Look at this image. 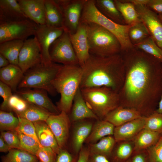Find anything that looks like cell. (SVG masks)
Instances as JSON below:
<instances>
[{"mask_svg": "<svg viewBox=\"0 0 162 162\" xmlns=\"http://www.w3.org/2000/svg\"><path fill=\"white\" fill-rule=\"evenodd\" d=\"M120 53L125 77L118 92L119 106L134 109L142 116L147 111L152 113V106L162 93V62L134 46Z\"/></svg>", "mask_w": 162, "mask_h": 162, "instance_id": "6da1fadb", "label": "cell"}, {"mask_svg": "<svg viewBox=\"0 0 162 162\" xmlns=\"http://www.w3.org/2000/svg\"><path fill=\"white\" fill-rule=\"evenodd\" d=\"M81 67L80 88L106 87L119 92L123 85L125 70L120 53L106 57L91 55Z\"/></svg>", "mask_w": 162, "mask_h": 162, "instance_id": "7a4b0ae2", "label": "cell"}, {"mask_svg": "<svg viewBox=\"0 0 162 162\" xmlns=\"http://www.w3.org/2000/svg\"><path fill=\"white\" fill-rule=\"evenodd\" d=\"M82 70L80 65H63L52 82L56 92L60 95L57 107L68 114L71 110L74 96L80 86Z\"/></svg>", "mask_w": 162, "mask_h": 162, "instance_id": "3957f363", "label": "cell"}, {"mask_svg": "<svg viewBox=\"0 0 162 162\" xmlns=\"http://www.w3.org/2000/svg\"><path fill=\"white\" fill-rule=\"evenodd\" d=\"M80 23H96L108 30L118 40L121 46V51L127 50L134 47L128 36V31L131 26L118 24L105 16L96 8L94 0H86Z\"/></svg>", "mask_w": 162, "mask_h": 162, "instance_id": "277c9868", "label": "cell"}, {"mask_svg": "<svg viewBox=\"0 0 162 162\" xmlns=\"http://www.w3.org/2000/svg\"><path fill=\"white\" fill-rule=\"evenodd\" d=\"M86 104L100 120L120 105L118 92L106 87L80 88Z\"/></svg>", "mask_w": 162, "mask_h": 162, "instance_id": "5b68a950", "label": "cell"}, {"mask_svg": "<svg viewBox=\"0 0 162 162\" xmlns=\"http://www.w3.org/2000/svg\"><path fill=\"white\" fill-rule=\"evenodd\" d=\"M85 24L90 55L106 57L120 53L121 44L112 33L97 24Z\"/></svg>", "mask_w": 162, "mask_h": 162, "instance_id": "8992f818", "label": "cell"}, {"mask_svg": "<svg viewBox=\"0 0 162 162\" xmlns=\"http://www.w3.org/2000/svg\"><path fill=\"white\" fill-rule=\"evenodd\" d=\"M63 65L53 62L48 65L40 64L32 68L24 74L18 88L43 89L54 95L56 92L52 83Z\"/></svg>", "mask_w": 162, "mask_h": 162, "instance_id": "52a82bcc", "label": "cell"}, {"mask_svg": "<svg viewBox=\"0 0 162 162\" xmlns=\"http://www.w3.org/2000/svg\"><path fill=\"white\" fill-rule=\"evenodd\" d=\"M37 26L28 19L15 22L0 21V44L12 40L24 41L34 35Z\"/></svg>", "mask_w": 162, "mask_h": 162, "instance_id": "ba28073f", "label": "cell"}, {"mask_svg": "<svg viewBox=\"0 0 162 162\" xmlns=\"http://www.w3.org/2000/svg\"><path fill=\"white\" fill-rule=\"evenodd\" d=\"M49 53L52 61L64 65H79L69 34L64 31L51 45Z\"/></svg>", "mask_w": 162, "mask_h": 162, "instance_id": "9c48e42d", "label": "cell"}, {"mask_svg": "<svg viewBox=\"0 0 162 162\" xmlns=\"http://www.w3.org/2000/svg\"><path fill=\"white\" fill-rule=\"evenodd\" d=\"M64 31L63 28H56L46 24L37 25L34 37L40 46L41 56V64L48 65L52 63L49 53V49L52 44Z\"/></svg>", "mask_w": 162, "mask_h": 162, "instance_id": "30bf717a", "label": "cell"}, {"mask_svg": "<svg viewBox=\"0 0 162 162\" xmlns=\"http://www.w3.org/2000/svg\"><path fill=\"white\" fill-rule=\"evenodd\" d=\"M62 9L63 27L69 34L75 33L79 26L86 0H56Z\"/></svg>", "mask_w": 162, "mask_h": 162, "instance_id": "8fae6325", "label": "cell"}, {"mask_svg": "<svg viewBox=\"0 0 162 162\" xmlns=\"http://www.w3.org/2000/svg\"><path fill=\"white\" fill-rule=\"evenodd\" d=\"M41 62L40 49L35 38L24 40L19 53L18 64L23 73L41 64Z\"/></svg>", "mask_w": 162, "mask_h": 162, "instance_id": "7c38bea8", "label": "cell"}, {"mask_svg": "<svg viewBox=\"0 0 162 162\" xmlns=\"http://www.w3.org/2000/svg\"><path fill=\"white\" fill-rule=\"evenodd\" d=\"M142 21L147 28L150 36L162 50V22L158 14L146 5H135Z\"/></svg>", "mask_w": 162, "mask_h": 162, "instance_id": "4fadbf2b", "label": "cell"}, {"mask_svg": "<svg viewBox=\"0 0 162 162\" xmlns=\"http://www.w3.org/2000/svg\"><path fill=\"white\" fill-rule=\"evenodd\" d=\"M70 120L68 113L62 111L51 114L46 122L54 135L60 148L65 146L69 137Z\"/></svg>", "mask_w": 162, "mask_h": 162, "instance_id": "5bb4252c", "label": "cell"}, {"mask_svg": "<svg viewBox=\"0 0 162 162\" xmlns=\"http://www.w3.org/2000/svg\"><path fill=\"white\" fill-rule=\"evenodd\" d=\"M17 95L27 102L47 110L52 114H58L61 112L49 97L47 92L43 89L26 88L18 91Z\"/></svg>", "mask_w": 162, "mask_h": 162, "instance_id": "9a60e30c", "label": "cell"}, {"mask_svg": "<svg viewBox=\"0 0 162 162\" xmlns=\"http://www.w3.org/2000/svg\"><path fill=\"white\" fill-rule=\"evenodd\" d=\"M69 34L79 65L82 67L91 55L86 25L80 23L76 32L74 34Z\"/></svg>", "mask_w": 162, "mask_h": 162, "instance_id": "2e32d148", "label": "cell"}, {"mask_svg": "<svg viewBox=\"0 0 162 162\" xmlns=\"http://www.w3.org/2000/svg\"><path fill=\"white\" fill-rule=\"evenodd\" d=\"M146 116L141 117L115 127L113 136L116 142L134 140L144 128Z\"/></svg>", "mask_w": 162, "mask_h": 162, "instance_id": "e0dca14e", "label": "cell"}, {"mask_svg": "<svg viewBox=\"0 0 162 162\" xmlns=\"http://www.w3.org/2000/svg\"><path fill=\"white\" fill-rule=\"evenodd\" d=\"M17 1L28 19L38 25L46 24L45 0H18Z\"/></svg>", "mask_w": 162, "mask_h": 162, "instance_id": "ac0fdd59", "label": "cell"}, {"mask_svg": "<svg viewBox=\"0 0 162 162\" xmlns=\"http://www.w3.org/2000/svg\"><path fill=\"white\" fill-rule=\"evenodd\" d=\"M70 118L76 122L86 118L99 119L98 117L87 105L79 88L74 98Z\"/></svg>", "mask_w": 162, "mask_h": 162, "instance_id": "d6986e66", "label": "cell"}, {"mask_svg": "<svg viewBox=\"0 0 162 162\" xmlns=\"http://www.w3.org/2000/svg\"><path fill=\"white\" fill-rule=\"evenodd\" d=\"M27 19L17 0H0V21L15 22Z\"/></svg>", "mask_w": 162, "mask_h": 162, "instance_id": "ffe728a7", "label": "cell"}, {"mask_svg": "<svg viewBox=\"0 0 162 162\" xmlns=\"http://www.w3.org/2000/svg\"><path fill=\"white\" fill-rule=\"evenodd\" d=\"M142 116L140 112L134 109L119 106L109 113L103 120L109 122L115 127Z\"/></svg>", "mask_w": 162, "mask_h": 162, "instance_id": "44dd1931", "label": "cell"}, {"mask_svg": "<svg viewBox=\"0 0 162 162\" xmlns=\"http://www.w3.org/2000/svg\"><path fill=\"white\" fill-rule=\"evenodd\" d=\"M33 123L41 146L51 148L57 154L60 148L54 135L46 123L40 121L33 122Z\"/></svg>", "mask_w": 162, "mask_h": 162, "instance_id": "7402d4cb", "label": "cell"}, {"mask_svg": "<svg viewBox=\"0 0 162 162\" xmlns=\"http://www.w3.org/2000/svg\"><path fill=\"white\" fill-rule=\"evenodd\" d=\"M73 130L72 145L76 154L79 153L83 142L89 136L93 127L90 122L81 120L76 122Z\"/></svg>", "mask_w": 162, "mask_h": 162, "instance_id": "603a6c76", "label": "cell"}, {"mask_svg": "<svg viewBox=\"0 0 162 162\" xmlns=\"http://www.w3.org/2000/svg\"><path fill=\"white\" fill-rule=\"evenodd\" d=\"M24 75V73L18 66L10 64L0 69V81L13 91H16Z\"/></svg>", "mask_w": 162, "mask_h": 162, "instance_id": "cb8c5ba5", "label": "cell"}, {"mask_svg": "<svg viewBox=\"0 0 162 162\" xmlns=\"http://www.w3.org/2000/svg\"><path fill=\"white\" fill-rule=\"evenodd\" d=\"M44 8L46 24L54 27L63 28L62 11L56 0H45Z\"/></svg>", "mask_w": 162, "mask_h": 162, "instance_id": "d4e9b609", "label": "cell"}, {"mask_svg": "<svg viewBox=\"0 0 162 162\" xmlns=\"http://www.w3.org/2000/svg\"><path fill=\"white\" fill-rule=\"evenodd\" d=\"M115 127L108 121L98 120L93 125L91 132L86 141L90 144H94L105 136L113 135Z\"/></svg>", "mask_w": 162, "mask_h": 162, "instance_id": "484cf974", "label": "cell"}, {"mask_svg": "<svg viewBox=\"0 0 162 162\" xmlns=\"http://www.w3.org/2000/svg\"><path fill=\"white\" fill-rule=\"evenodd\" d=\"M161 134L143 129L134 139V150L135 152L147 149L155 144Z\"/></svg>", "mask_w": 162, "mask_h": 162, "instance_id": "4316f807", "label": "cell"}, {"mask_svg": "<svg viewBox=\"0 0 162 162\" xmlns=\"http://www.w3.org/2000/svg\"><path fill=\"white\" fill-rule=\"evenodd\" d=\"M98 10L105 16L118 24L126 25L113 0H94Z\"/></svg>", "mask_w": 162, "mask_h": 162, "instance_id": "83f0119b", "label": "cell"}, {"mask_svg": "<svg viewBox=\"0 0 162 162\" xmlns=\"http://www.w3.org/2000/svg\"><path fill=\"white\" fill-rule=\"evenodd\" d=\"M114 1L116 8L121 14L126 25L131 26L142 21L133 4L125 0Z\"/></svg>", "mask_w": 162, "mask_h": 162, "instance_id": "f1b7e54d", "label": "cell"}, {"mask_svg": "<svg viewBox=\"0 0 162 162\" xmlns=\"http://www.w3.org/2000/svg\"><path fill=\"white\" fill-rule=\"evenodd\" d=\"M24 42L15 40L0 44V54L5 57L10 64L18 66L19 56Z\"/></svg>", "mask_w": 162, "mask_h": 162, "instance_id": "f546056e", "label": "cell"}, {"mask_svg": "<svg viewBox=\"0 0 162 162\" xmlns=\"http://www.w3.org/2000/svg\"><path fill=\"white\" fill-rule=\"evenodd\" d=\"M16 114L17 117L26 119L33 122L40 121L46 122L49 117L52 114L45 110L29 102L25 110Z\"/></svg>", "mask_w": 162, "mask_h": 162, "instance_id": "4dcf8cb0", "label": "cell"}, {"mask_svg": "<svg viewBox=\"0 0 162 162\" xmlns=\"http://www.w3.org/2000/svg\"><path fill=\"white\" fill-rule=\"evenodd\" d=\"M116 142L114 137L110 136H105L98 142L90 144V154L102 155L108 158L112 154Z\"/></svg>", "mask_w": 162, "mask_h": 162, "instance_id": "1f68e13d", "label": "cell"}, {"mask_svg": "<svg viewBox=\"0 0 162 162\" xmlns=\"http://www.w3.org/2000/svg\"><path fill=\"white\" fill-rule=\"evenodd\" d=\"M2 162H38L36 156L23 150L10 149L6 155L1 157Z\"/></svg>", "mask_w": 162, "mask_h": 162, "instance_id": "d6a6232c", "label": "cell"}, {"mask_svg": "<svg viewBox=\"0 0 162 162\" xmlns=\"http://www.w3.org/2000/svg\"><path fill=\"white\" fill-rule=\"evenodd\" d=\"M128 34L129 39L134 46L150 36L147 28L142 21L131 26Z\"/></svg>", "mask_w": 162, "mask_h": 162, "instance_id": "836d02e7", "label": "cell"}, {"mask_svg": "<svg viewBox=\"0 0 162 162\" xmlns=\"http://www.w3.org/2000/svg\"><path fill=\"white\" fill-rule=\"evenodd\" d=\"M134 46L155 57L162 62V50L150 36Z\"/></svg>", "mask_w": 162, "mask_h": 162, "instance_id": "e575fe53", "label": "cell"}, {"mask_svg": "<svg viewBox=\"0 0 162 162\" xmlns=\"http://www.w3.org/2000/svg\"><path fill=\"white\" fill-rule=\"evenodd\" d=\"M19 123L18 118L11 112L0 111V129L2 131H15Z\"/></svg>", "mask_w": 162, "mask_h": 162, "instance_id": "d590c367", "label": "cell"}, {"mask_svg": "<svg viewBox=\"0 0 162 162\" xmlns=\"http://www.w3.org/2000/svg\"><path fill=\"white\" fill-rule=\"evenodd\" d=\"M144 129L162 134V114L156 110L151 114L146 116Z\"/></svg>", "mask_w": 162, "mask_h": 162, "instance_id": "8d00e7d4", "label": "cell"}, {"mask_svg": "<svg viewBox=\"0 0 162 162\" xmlns=\"http://www.w3.org/2000/svg\"><path fill=\"white\" fill-rule=\"evenodd\" d=\"M129 141H122L117 146L114 157L116 162H123L129 159L134 148Z\"/></svg>", "mask_w": 162, "mask_h": 162, "instance_id": "74e56055", "label": "cell"}, {"mask_svg": "<svg viewBox=\"0 0 162 162\" xmlns=\"http://www.w3.org/2000/svg\"><path fill=\"white\" fill-rule=\"evenodd\" d=\"M17 134L20 140L21 149L35 155L38 150L42 146L32 137Z\"/></svg>", "mask_w": 162, "mask_h": 162, "instance_id": "f35d334b", "label": "cell"}, {"mask_svg": "<svg viewBox=\"0 0 162 162\" xmlns=\"http://www.w3.org/2000/svg\"><path fill=\"white\" fill-rule=\"evenodd\" d=\"M17 117L19 120V123L15 131L17 133L32 137L40 144L33 122L25 118Z\"/></svg>", "mask_w": 162, "mask_h": 162, "instance_id": "ab89813d", "label": "cell"}, {"mask_svg": "<svg viewBox=\"0 0 162 162\" xmlns=\"http://www.w3.org/2000/svg\"><path fill=\"white\" fill-rule=\"evenodd\" d=\"M28 102L17 94H13L8 103V110L16 113L24 111L27 108Z\"/></svg>", "mask_w": 162, "mask_h": 162, "instance_id": "60d3db41", "label": "cell"}, {"mask_svg": "<svg viewBox=\"0 0 162 162\" xmlns=\"http://www.w3.org/2000/svg\"><path fill=\"white\" fill-rule=\"evenodd\" d=\"M148 162H162V134L158 141L147 149Z\"/></svg>", "mask_w": 162, "mask_h": 162, "instance_id": "b9f144b4", "label": "cell"}, {"mask_svg": "<svg viewBox=\"0 0 162 162\" xmlns=\"http://www.w3.org/2000/svg\"><path fill=\"white\" fill-rule=\"evenodd\" d=\"M10 149H21L20 141L17 133L11 131H2L1 136Z\"/></svg>", "mask_w": 162, "mask_h": 162, "instance_id": "7bdbcfd3", "label": "cell"}, {"mask_svg": "<svg viewBox=\"0 0 162 162\" xmlns=\"http://www.w3.org/2000/svg\"><path fill=\"white\" fill-rule=\"evenodd\" d=\"M57 154L50 147H42L35 156L39 162H55Z\"/></svg>", "mask_w": 162, "mask_h": 162, "instance_id": "ee69618b", "label": "cell"}, {"mask_svg": "<svg viewBox=\"0 0 162 162\" xmlns=\"http://www.w3.org/2000/svg\"><path fill=\"white\" fill-rule=\"evenodd\" d=\"M12 91L9 86L0 81V95L3 99L1 106V110L8 111V103L10 98L13 95Z\"/></svg>", "mask_w": 162, "mask_h": 162, "instance_id": "f6af8a7d", "label": "cell"}, {"mask_svg": "<svg viewBox=\"0 0 162 162\" xmlns=\"http://www.w3.org/2000/svg\"><path fill=\"white\" fill-rule=\"evenodd\" d=\"M78 156H73L67 150L60 148L57 154L55 162H76Z\"/></svg>", "mask_w": 162, "mask_h": 162, "instance_id": "bcb514c9", "label": "cell"}, {"mask_svg": "<svg viewBox=\"0 0 162 162\" xmlns=\"http://www.w3.org/2000/svg\"><path fill=\"white\" fill-rule=\"evenodd\" d=\"M146 6L158 14L162 13V0H149Z\"/></svg>", "mask_w": 162, "mask_h": 162, "instance_id": "7dc6e473", "label": "cell"}, {"mask_svg": "<svg viewBox=\"0 0 162 162\" xmlns=\"http://www.w3.org/2000/svg\"><path fill=\"white\" fill-rule=\"evenodd\" d=\"M90 155L89 148L82 147L79 153L78 159L76 162H88Z\"/></svg>", "mask_w": 162, "mask_h": 162, "instance_id": "c3c4849f", "label": "cell"}, {"mask_svg": "<svg viewBox=\"0 0 162 162\" xmlns=\"http://www.w3.org/2000/svg\"><path fill=\"white\" fill-rule=\"evenodd\" d=\"M142 151L135 152L131 159L132 162H148L147 153H145Z\"/></svg>", "mask_w": 162, "mask_h": 162, "instance_id": "681fc988", "label": "cell"}, {"mask_svg": "<svg viewBox=\"0 0 162 162\" xmlns=\"http://www.w3.org/2000/svg\"><path fill=\"white\" fill-rule=\"evenodd\" d=\"M88 162H110L106 157L102 155L90 154Z\"/></svg>", "mask_w": 162, "mask_h": 162, "instance_id": "f907efd6", "label": "cell"}, {"mask_svg": "<svg viewBox=\"0 0 162 162\" xmlns=\"http://www.w3.org/2000/svg\"><path fill=\"white\" fill-rule=\"evenodd\" d=\"M10 149L5 142L1 136L0 137V152H8Z\"/></svg>", "mask_w": 162, "mask_h": 162, "instance_id": "816d5d0a", "label": "cell"}, {"mask_svg": "<svg viewBox=\"0 0 162 162\" xmlns=\"http://www.w3.org/2000/svg\"><path fill=\"white\" fill-rule=\"evenodd\" d=\"M10 64L8 60L2 55L0 54V68L6 67Z\"/></svg>", "mask_w": 162, "mask_h": 162, "instance_id": "f5cc1de1", "label": "cell"}, {"mask_svg": "<svg viewBox=\"0 0 162 162\" xmlns=\"http://www.w3.org/2000/svg\"><path fill=\"white\" fill-rule=\"evenodd\" d=\"M126 1L132 3L135 5H146L149 0H125Z\"/></svg>", "mask_w": 162, "mask_h": 162, "instance_id": "db71d44e", "label": "cell"}, {"mask_svg": "<svg viewBox=\"0 0 162 162\" xmlns=\"http://www.w3.org/2000/svg\"><path fill=\"white\" fill-rule=\"evenodd\" d=\"M156 111L162 114V92L160 99L158 102V107Z\"/></svg>", "mask_w": 162, "mask_h": 162, "instance_id": "11a10c76", "label": "cell"}, {"mask_svg": "<svg viewBox=\"0 0 162 162\" xmlns=\"http://www.w3.org/2000/svg\"><path fill=\"white\" fill-rule=\"evenodd\" d=\"M159 17L162 22V13L158 14Z\"/></svg>", "mask_w": 162, "mask_h": 162, "instance_id": "9f6ffc18", "label": "cell"}, {"mask_svg": "<svg viewBox=\"0 0 162 162\" xmlns=\"http://www.w3.org/2000/svg\"><path fill=\"white\" fill-rule=\"evenodd\" d=\"M123 162H132L131 159L130 158H129L128 160Z\"/></svg>", "mask_w": 162, "mask_h": 162, "instance_id": "6f0895ef", "label": "cell"}, {"mask_svg": "<svg viewBox=\"0 0 162 162\" xmlns=\"http://www.w3.org/2000/svg\"></svg>", "mask_w": 162, "mask_h": 162, "instance_id": "680465c9", "label": "cell"}]
</instances>
